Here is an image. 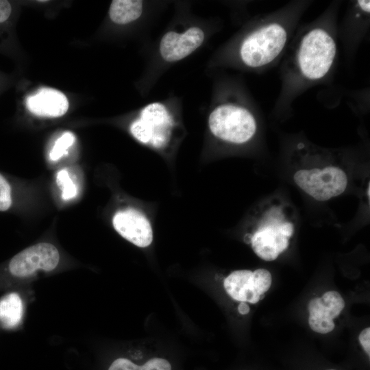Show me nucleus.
Returning <instances> with one entry per match:
<instances>
[{
    "instance_id": "nucleus-1",
    "label": "nucleus",
    "mask_w": 370,
    "mask_h": 370,
    "mask_svg": "<svg viewBox=\"0 0 370 370\" xmlns=\"http://www.w3.org/2000/svg\"><path fill=\"white\" fill-rule=\"evenodd\" d=\"M251 231L244 236L254 253L263 260L273 261L289 247L295 231V219L288 203L269 198L259 206Z\"/></svg>"
},
{
    "instance_id": "nucleus-2",
    "label": "nucleus",
    "mask_w": 370,
    "mask_h": 370,
    "mask_svg": "<svg viewBox=\"0 0 370 370\" xmlns=\"http://www.w3.org/2000/svg\"><path fill=\"white\" fill-rule=\"evenodd\" d=\"M295 185L318 201H325L343 194L349 183L347 168L326 155L307 154L292 168Z\"/></svg>"
},
{
    "instance_id": "nucleus-3",
    "label": "nucleus",
    "mask_w": 370,
    "mask_h": 370,
    "mask_svg": "<svg viewBox=\"0 0 370 370\" xmlns=\"http://www.w3.org/2000/svg\"><path fill=\"white\" fill-rule=\"evenodd\" d=\"M336 53V45L332 36L323 29H312L304 36L299 45V71L306 79H321L331 69Z\"/></svg>"
},
{
    "instance_id": "nucleus-4",
    "label": "nucleus",
    "mask_w": 370,
    "mask_h": 370,
    "mask_svg": "<svg viewBox=\"0 0 370 370\" xmlns=\"http://www.w3.org/2000/svg\"><path fill=\"white\" fill-rule=\"evenodd\" d=\"M208 125L214 136L237 145L250 140L257 131V123L252 113L233 103L216 107L209 116Z\"/></svg>"
},
{
    "instance_id": "nucleus-5",
    "label": "nucleus",
    "mask_w": 370,
    "mask_h": 370,
    "mask_svg": "<svg viewBox=\"0 0 370 370\" xmlns=\"http://www.w3.org/2000/svg\"><path fill=\"white\" fill-rule=\"evenodd\" d=\"M286 40V30L280 24L262 25L243 40L239 51L241 59L251 68L264 66L281 53Z\"/></svg>"
},
{
    "instance_id": "nucleus-6",
    "label": "nucleus",
    "mask_w": 370,
    "mask_h": 370,
    "mask_svg": "<svg viewBox=\"0 0 370 370\" xmlns=\"http://www.w3.org/2000/svg\"><path fill=\"white\" fill-rule=\"evenodd\" d=\"M173 119L164 105L153 102L147 105L130 126L132 136L139 142L156 149L168 143Z\"/></svg>"
},
{
    "instance_id": "nucleus-7",
    "label": "nucleus",
    "mask_w": 370,
    "mask_h": 370,
    "mask_svg": "<svg viewBox=\"0 0 370 370\" xmlns=\"http://www.w3.org/2000/svg\"><path fill=\"white\" fill-rule=\"evenodd\" d=\"M59 260V251L53 245L40 243L15 255L9 263V271L18 278L28 277L38 270H53L58 266Z\"/></svg>"
},
{
    "instance_id": "nucleus-8",
    "label": "nucleus",
    "mask_w": 370,
    "mask_h": 370,
    "mask_svg": "<svg viewBox=\"0 0 370 370\" xmlns=\"http://www.w3.org/2000/svg\"><path fill=\"white\" fill-rule=\"evenodd\" d=\"M114 230L125 239L139 247L149 246L153 230L148 219L138 210L127 208L117 211L112 218Z\"/></svg>"
},
{
    "instance_id": "nucleus-9",
    "label": "nucleus",
    "mask_w": 370,
    "mask_h": 370,
    "mask_svg": "<svg viewBox=\"0 0 370 370\" xmlns=\"http://www.w3.org/2000/svg\"><path fill=\"white\" fill-rule=\"evenodd\" d=\"M345 301L335 291L325 292L321 297H315L308 305V323L310 328L320 334H327L335 328L334 319L345 308Z\"/></svg>"
},
{
    "instance_id": "nucleus-10",
    "label": "nucleus",
    "mask_w": 370,
    "mask_h": 370,
    "mask_svg": "<svg viewBox=\"0 0 370 370\" xmlns=\"http://www.w3.org/2000/svg\"><path fill=\"white\" fill-rule=\"evenodd\" d=\"M204 40V33L198 27H192L183 33L166 32L160 42V53L169 62L180 60L196 50Z\"/></svg>"
},
{
    "instance_id": "nucleus-11",
    "label": "nucleus",
    "mask_w": 370,
    "mask_h": 370,
    "mask_svg": "<svg viewBox=\"0 0 370 370\" xmlns=\"http://www.w3.org/2000/svg\"><path fill=\"white\" fill-rule=\"evenodd\" d=\"M25 104L31 113L44 117L63 116L69 106V101L62 92L50 88H40L29 95Z\"/></svg>"
},
{
    "instance_id": "nucleus-12",
    "label": "nucleus",
    "mask_w": 370,
    "mask_h": 370,
    "mask_svg": "<svg viewBox=\"0 0 370 370\" xmlns=\"http://www.w3.org/2000/svg\"><path fill=\"white\" fill-rule=\"evenodd\" d=\"M223 286L234 300L256 304L261 299L254 286L252 271L243 269L232 272L225 278Z\"/></svg>"
},
{
    "instance_id": "nucleus-13",
    "label": "nucleus",
    "mask_w": 370,
    "mask_h": 370,
    "mask_svg": "<svg viewBox=\"0 0 370 370\" xmlns=\"http://www.w3.org/2000/svg\"><path fill=\"white\" fill-rule=\"evenodd\" d=\"M23 314V304L19 295L10 293L0 299V323L5 328L16 327Z\"/></svg>"
},
{
    "instance_id": "nucleus-14",
    "label": "nucleus",
    "mask_w": 370,
    "mask_h": 370,
    "mask_svg": "<svg viewBox=\"0 0 370 370\" xmlns=\"http://www.w3.org/2000/svg\"><path fill=\"white\" fill-rule=\"evenodd\" d=\"M143 11V2L136 0L112 1L109 10L110 19L116 24L124 25L134 21Z\"/></svg>"
},
{
    "instance_id": "nucleus-15",
    "label": "nucleus",
    "mask_w": 370,
    "mask_h": 370,
    "mask_svg": "<svg viewBox=\"0 0 370 370\" xmlns=\"http://www.w3.org/2000/svg\"><path fill=\"white\" fill-rule=\"evenodd\" d=\"M75 141L74 135L69 132L64 133L55 143L52 148L49 158L53 161H56L63 156L68 154L67 149Z\"/></svg>"
},
{
    "instance_id": "nucleus-16",
    "label": "nucleus",
    "mask_w": 370,
    "mask_h": 370,
    "mask_svg": "<svg viewBox=\"0 0 370 370\" xmlns=\"http://www.w3.org/2000/svg\"><path fill=\"white\" fill-rule=\"evenodd\" d=\"M254 286L257 293L264 297V293L271 287L272 276L271 273L266 269L260 268L253 271Z\"/></svg>"
},
{
    "instance_id": "nucleus-17",
    "label": "nucleus",
    "mask_w": 370,
    "mask_h": 370,
    "mask_svg": "<svg viewBox=\"0 0 370 370\" xmlns=\"http://www.w3.org/2000/svg\"><path fill=\"white\" fill-rule=\"evenodd\" d=\"M56 181L58 185L62 190V195L64 200L70 199L76 195V186L66 170H60L57 173Z\"/></svg>"
},
{
    "instance_id": "nucleus-18",
    "label": "nucleus",
    "mask_w": 370,
    "mask_h": 370,
    "mask_svg": "<svg viewBox=\"0 0 370 370\" xmlns=\"http://www.w3.org/2000/svg\"><path fill=\"white\" fill-rule=\"evenodd\" d=\"M12 205L11 188L5 177L0 173V211H5Z\"/></svg>"
},
{
    "instance_id": "nucleus-19",
    "label": "nucleus",
    "mask_w": 370,
    "mask_h": 370,
    "mask_svg": "<svg viewBox=\"0 0 370 370\" xmlns=\"http://www.w3.org/2000/svg\"><path fill=\"white\" fill-rule=\"evenodd\" d=\"M140 367L142 370H171L169 362L160 358H151Z\"/></svg>"
},
{
    "instance_id": "nucleus-20",
    "label": "nucleus",
    "mask_w": 370,
    "mask_h": 370,
    "mask_svg": "<svg viewBox=\"0 0 370 370\" xmlns=\"http://www.w3.org/2000/svg\"><path fill=\"white\" fill-rule=\"evenodd\" d=\"M108 370H142L141 367L138 366L131 360L120 358L115 360L110 366Z\"/></svg>"
},
{
    "instance_id": "nucleus-21",
    "label": "nucleus",
    "mask_w": 370,
    "mask_h": 370,
    "mask_svg": "<svg viewBox=\"0 0 370 370\" xmlns=\"http://www.w3.org/2000/svg\"><path fill=\"white\" fill-rule=\"evenodd\" d=\"M358 339L366 354L370 355V328L364 329L359 334Z\"/></svg>"
},
{
    "instance_id": "nucleus-22",
    "label": "nucleus",
    "mask_w": 370,
    "mask_h": 370,
    "mask_svg": "<svg viewBox=\"0 0 370 370\" xmlns=\"http://www.w3.org/2000/svg\"><path fill=\"white\" fill-rule=\"evenodd\" d=\"M12 12V6L9 1L0 0V23L6 21Z\"/></svg>"
},
{
    "instance_id": "nucleus-23",
    "label": "nucleus",
    "mask_w": 370,
    "mask_h": 370,
    "mask_svg": "<svg viewBox=\"0 0 370 370\" xmlns=\"http://www.w3.org/2000/svg\"><path fill=\"white\" fill-rule=\"evenodd\" d=\"M238 310L241 314H247L249 313L250 308L246 302H241L238 306Z\"/></svg>"
},
{
    "instance_id": "nucleus-24",
    "label": "nucleus",
    "mask_w": 370,
    "mask_h": 370,
    "mask_svg": "<svg viewBox=\"0 0 370 370\" xmlns=\"http://www.w3.org/2000/svg\"><path fill=\"white\" fill-rule=\"evenodd\" d=\"M358 5H359L360 8L363 10L364 12H369V5H370V1L369 0H365V1H363V0H361V1H358Z\"/></svg>"
},
{
    "instance_id": "nucleus-25",
    "label": "nucleus",
    "mask_w": 370,
    "mask_h": 370,
    "mask_svg": "<svg viewBox=\"0 0 370 370\" xmlns=\"http://www.w3.org/2000/svg\"><path fill=\"white\" fill-rule=\"evenodd\" d=\"M366 196L368 197L369 199V182H368L367 188L366 189Z\"/></svg>"
},
{
    "instance_id": "nucleus-26",
    "label": "nucleus",
    "mask_w": 370,
    "mask_h": 370,
    "mask_svg": "<svg viewBox=\"0 0 370 370\" xmlns=\"http://www.w3.org/2000/svg\"><path fill=\"white\" fill-rule=\"evenodd\" d=\"M328 370H334V369H328Z\"/></svg>"
}]
</instances>
